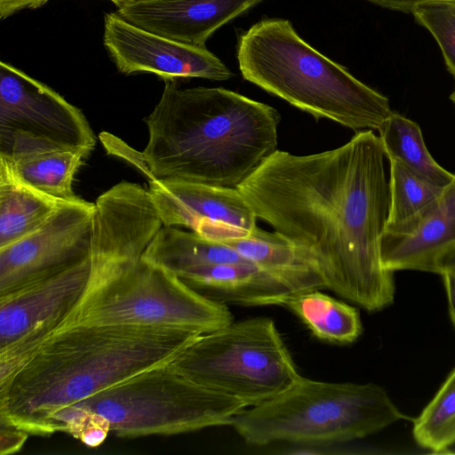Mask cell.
Segmentation results:
<instances>
[{
  "instance_id": "29",
  "label": "cell",
  "mask_w": 455,
  "mask_h": 455,
  "mask_svg": "<svg viewBox=\"0 0 455 455\" xmlns=\"http://www.w3.org/2000/svg\"><path fill=\"white\" fill-rule=\"evenodd\" d=\"M447 296L449 312L455 326V276L450 274L442 275Z\"/></svg>"
},
{
  "instance_id": "27",
  "label": "cell",
  "mask_w": 455,
  "mask_h": 455,
  "mask_svg": "<svg viewBox=\"0 0 455 455\" xmlns=\"http://www.w3.org/2000/svg\"><path fill=\"white\" fill-rule=\"evenodd\" d=\"M48 0H0V19L4 20L25 9L43 6Z\"/></svg>"
},
{
  "instance_id": "30",
  "label": "cell",
  "mask_w": 455,
  "mask_h": 455,
  "mask_svg": "<svg viewBox=\"0 0 455 455\" xmlns=\"http://www.w3.org/2000/svg\"><path fill=\"white\" fill-rule=\"evenodd\" d=\"M451 101L454 103L455 105V90L453 91V92L451 94L450 96Z\"/></svg>"
},
{
  "instance_id": "13",
  "label": "cell",
  "mask_w": 455,
  "mask_h": 455,
  "mask_svg": "<svg viewBox=\"0 0 455 455\" xmlns=\"http://www.w3.org/2000/svg\"><path fill=\"white\" fill-rule=\"evenodd\" d=\"M103 43L124 74L152 73L164 80L229 79L230 69L205 46L180 43L140 28L116 12L104 16Z\"/></svg>"
},
{
  "instance_id": "10",
  "label": "cell",
  "mask_w": 455,
  "mask_h": 455,
  "mask_svg": "<svg viewBox=\"0 0 455 455\" xmlns=\"http://www.w3.org/2000/svg\"><path fill=\"white\" fill-rule=\"evenodd\" d=\"M90 270L91 255L0 291V347L17 339L29 356L79 299Z\"/></svg>"
},
{
  "instance_id": "8",
  "label": "cell",
  "mask_w": 455,
  "mask_h": 455,
  "mask_svg": "<svg viewBox=\"0 0 455 455\" xmlns=\"http://www.w3.org/2000/svg\"><path fill=\"white\" fill-rule=\"evenodd\" d=\"M169 366L246 407L275 397L301 376L275 321L264 316L199 334Z\"/></svg>"
},
{
  "instance_id": "15",
  "label": "cell",
  "mask_w": 455,
  "mask_h": 455,
  "mask_svg": "<svg viewBox=\"0 0 455 455\" xmlns=\"http://www.w3.org/2000/svg\"><path fill=\"white\" fill-rule=\"evenodd\" d=\"M455 245V176L421 214L384 232L381 259L391 272L435 273L441 256Z\"/></svg>"
},
{
  "instance_id": "17",
  "label": "cell",
  "mask_w": 455,
  "mask_h": 455,
  "mask_svg": "<svg viewBox=\"0 0 455 455\" xmlns=\"http://www.w3.org/2000/svg\"><path fill=\"white\" fill-rule=\"evenodd\" d=\"M222 243L281 280L292 292L325 288L321 275L306 253L275 231L256 227L247 236Z\"/></svg>"
},
{
  "instance_id": "28",
  "label": "cell",
  "mask_w": 455,
  "mask_h": 455,
  "mask_svg": "<svg viewBox=\"0 0 455 455\" xmlns=\"http://www.w3.org/2000/svg\"><path fill=\"white\" fill-rule=\"evenodd\" d=\"M436 274H450L455 276V245L444 252L437 262Z\"/></svg>"
},
{
  "instance_id": "19",
  "label": "cell",
  "mask_w": 455,
  "mask_h": 455,
  "mask_svg": "<svg viewBox=\"0 0 455 455\" xmlns=\"http://www.w3.org/2000/svg\"><path fill=\"white\" fill-rule=\"evenodd\" d=\"M274 305L286 307L322 340L352 343L363 331L357 308L320 292L318 289L291 292L278 299Z\"/></svg>"
},
{
  "instance_id": "26",
  "label": "cell",
  "mask_w": 455,
  "mask_h": 455,
  "mask_svg": "<svg viewBox=\"0 0 455 455\" xmlns=\"http://www.w3.org/2000/svg\"><path fill=\"white\" fill-rule=\"evenodd\" d=\"M377 6L391 11L412 13L419 6L445 3L455 4V0H364Z\"/></svg>"
},
{
  "instance_id": "9",
  "label": "cell",
  "mask_w": 455,
  "mask_h": 455,
  "mask_svg": "<svg viewBox=\"0 0 455 455\" xmlns=\"http://www.w3.org/2000/svg\"><path fill=\"white\" fill-rule=\"evenodd\" d=\"M95 142L79 108L22 70L0 62V156L14 160L68 150L87 157Z\"/></svg>"
},
{
  "instance_id": "1",
  "label": "cell",
  "mask_w": 455,
  "mask_h": 455,
  "mask_svg": "<svg viewBox=\"0 0 455 455\" xmlns=\"http://www.w3.org/2000/svg\"><path fill=\"white\" fill-rule=\"evenodd\" d=\"M385 152L372 131L296 156L275 150L237 188L257 218L306 253L325 288L375 312L395 298L381 259L389 209Z\"/></svg>"
},
{
  "instance_id": "2",
  "label": "cell",
  "mask_w": 455,
  "mask_h": 455,
  "mask_svg": "<svg viewBox=\"0 0 455 455\" xmlns=\"http://www.w3.org/2000/svg\"><path fill=\"white\" fill-rule=\"evenodd\" d=\"M94 204L87 283L43 341L79 325L169 326L204 333L234 321L225 304L143 258L164 226L148 189L121 181Z\"/></svg>"
},
{
  "instance_id": "20",
  "label": "cell",
  "mask_w": 455,
  "mask_h": 455,
  "mask_svg": "<svg viewBox=\"0 0 455 455\" xmlns=\"http://www.w3.org/2000/svg\"><path fill=\"white\" fill-rule=\"evenodd\" d=\"M385 156L395 160L424 180L447 187L454 179L432 157L417 123L393 112L379 128Z\"/></svg>"
},
{
  "instance_id": "7",
  "label": "cell",
  "mask_w": 455,
  "mask_h": 455,
  "mask_svg": "<svg viewBox=\"0 0 455 455\" xmlns=\"http://www.w3.org/2000/svg\"><path fill=\"white\" fill-rule=\"evenodd\" d=\"M243 403L202 387L169 363L119 381L52 415L44 427L66 433L81 415L93 413L119 437L172 435L231 426Z\"/></svg>"
},
{
  "instance_id": "25",
  "label": "cell",
  "mask_w": 455,
  "mask_h": 455,
  "mask_svg": "<svg viewBox=\"0 0 455 455\" xmlns=\"http://www.w3.org/2000/svg\"><path fill=\"white\" fill-rule=\"evenodd\" d=\"M28 434L14 426L0 422V453L12 454L20 450Z\"/></svg>"
},
{
  "instance_id": "3",
  "label": "cell",
  "mask_w": 455,
  "mask_h": 455,
  "mask_svg": "<svg viewBox=\"0 0 455 455\" xmlns=\"http://www.w3.org/2000/svg\"><path fill=\"white\" fill-rule=\"evenodd\" d=\"M164 81L136 165L147 179L237 188L277 150L281 117L272 107L220 87Z\"/></svg>"
},
{
  "instance_id": "21",
  "label": "cell",
  "mask_w": 455,
  "mask_h": 455,
  "mask_svg": "<svg viewBox=\"0 0 455 455\" xmlns=\"http://www.w3.org/2000/svg\"><path fill=\"white\" fill-rule=\"evenodd\" d=\"M86 156L54 150L10 160L16 176L33 188L63 203L83 200L73 190L74 177Z\"/></svg>"
},
{
  "instance_id": "23",
  "label": "cell",
  "mask_w": 455,
  "mask_h": 455,
  "mask_svg": "<svg viewBox=\"0 0 455 455\" xmlns=\"http://www.w3.org/2000/svg\"><path fill=\"white\" fill-rule=\"evenodd\" d=\"M412 433L419 445L435 453L455 443V368L414 420Z\"/></svg>"
},
{
  "instance_id": "11",
  "label": "cell",
  "mask_w": 455,
  "mask_h": 455,
  "mask_svg": "<svg viewBox=\"0 0 455 455\" xmlns=\"http://www.w3.org/2000/svg\"><path fill=\"white\" fill-rule=\"evenodd\" d=\"M148 193L164 226L183 227L215 242L249 235L257 217L238 188L148 179Z\"/></svg>"
},
{
  "instance_id": "16",
  "label": "cell",
  "mask_w": 455,
  "mask_h": 455,
  "mask_svg": "<svg viewBox=\"0 0 455 455\" xmlns=\"http://www.w3.org/2000/svg\"><path fill=\"white\" fill-rule=\"evenodd\" d=\"M176 275L206 298L225 305H274L292 292L241 253L230 259L186 268Z\"/></svg>"
},
{
  "instance_id": "18",
  "label": "cell",
  "mask_w": 455,
  "mask_h": 455,
  "mask_svg": "<svg viewBox=\"0 0 455 455\" xmlns=\"http://www.w3.org/2000/svg\"><path fill=\"white\" fill-rule=\"evenodd\" d=\"M64 204L24 183L0 156V248L36 231Z\"/></svg>"
},
{
  "instance_id": "12",
  "label": "cell",
  "mask_w": 455,
  "mask_h": 455,
  "mask_svg": "<svg viewBox=\"0 0 455 455\" xmlns=\"http://www.w3.org/2000/svg\"><path fill=\"white\" fill-rule=\"evenodd\" d=\"M95 204L67 203L36 231L0 248V291L91 255Z\"/></svg>"
},
{
  "instance_id": "31",
  "label": "cell",
  "mask_w": 455,
  "mask_h": 455,
  "mask_svg": "<svg viewBox=\"0 0 455 455\" xmlns=\"http://www.w3.org/2000/svg\"><path fill=\"white\" fill-rule=\"evenodd\" d=\"M113 2L114 4L119 3V2H124V1H132V0H109Z\"/></svg>"
},
{
  "instance_id": "6",
  "label": "cell",
  "mask_w": 455,
  "mask_h": 455,
  "mask_svg": "<svg viewBox=\"0 0 455 455\" xmlns=\"http://www.w3.org/2000/svg\"><path fill=\"white\" fill-rule=\"evenodd\" d=\"M403 419L407 417L379 385L300 376L275 397L243 409L230 427L252 445L328 446L363 438Z\"/></svg>"
},
{
  "instance_id": "4",
  "label": "cell",
  "mask_w": 455,
  "mask_h": 455,
  "mask_svg": "<svg viewBox=\"0 0 455 455\" xmlns=\"http://www.w3.org/2000/svg\"><path fill=\"white\" fill-rule=\"evenodd\" d=\"M201 332L169 326H74L43 341L0 384V422L42 435L54 414L169 363Z\"/></svg>"
},
{
  "instance_id": "5",
  "label": "cell",
  "mask_w": 455,
  "mask_h": 455,
  "mask_svg": "<svg viewBox=\"0 0 455 455\" xmlns=\"http://www.w3.org/2000/svg\"><path fill=\"white\" fill-rule=\"evenodd\" d=\"M243 77L315 118L355 132L379 130L393 113L389 100L320 53L283 19L262 20L241 35Z\"/></svg>"
},
{
  "instance_id": "14",
  "label": "cell",
  "mask_w": 455,
  "mask_h": 455,
  "mask_svg": "<svg viewBox=\"0 0 455 455\" xmlns=\"http://www.w3.org/2000/svg\"><path fill=\"white\" fill-rule=\"evenodd\" d=\"M262 0H132L115 4L132 25L188 44L205 46L221 26Z\"/></svg>"
},
{
  "instance_id": "24",
  "label": "cell",
  "mask_w": 455,
  "mask_h": 455,
  "mask_svg": "<svg viewBox=\"0 0 455 455\" xmlns=\"http://www.w3.org/2000/svg\"><path fill=\"white\" fill-rule=\"evenodd\" d=\"M411 14L436 40L446 66L455 77V4H426L415 9Z\"/></svg>"
},
{
  "instance_id": "22",
  "label": "cell",
  "mask_w": 455,
  "mask_h": 455,
  "mask_svg": "<svg viewBox=\"0 0 455 455\" xmlns=\"http://www.w3.org/2000/svg\"><path fill=\"white\" fill-rule=\"evenodd\" d=\"M389 161V209L386 229L394 228L421 214L444 188L419 178L395 160Z\"/></svg>"
}]
</instances>
